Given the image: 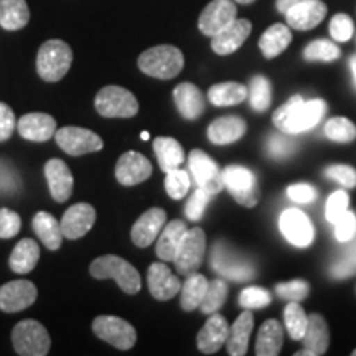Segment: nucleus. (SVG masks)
<instances>
[{
  "label": "nucleus",
  "instance_id": "nucleus-56",
  "mask_svg": "<svg viewBox=\"0 0 356 356\" xmlns=\"http://www.w3.org/2000/svg\"><path fill=\"white\" fill-rule=\"evenodd\" d=\"M302 2H305V0H275V7H277V10L280 13L286 15L287 10H291L292 7H296L297 3H302Z\"/></svg>",
  "mask_w": 356,
  "mask_h": 356
},
{
  "label": "nucleus",
  "instance_id": "nucleus-39",
  "mask_svg": "<svg viewBox=\"0 0 356 356\" xmlns=\"http://www.w3.org/2000/svg\"><path fill=\"white\" fill-rule=\"evenodd\" d=\"M284 318H286V328L292 340H302L305 335L307 325H309V315H307L305 310L299 305V302H291V304L286 307Z\"/></svg>",
  "mask_w": 356,
  "mask_h": 356
},
{
  "label": "nucleus",
  "instance_id": "nucleus-52",
  "mask_svg": "<svg viewBox=\"0 0 356 356\" xmlns=\"http://www.w3.org/2000/svg\"><path fill=\"white\" fill-rule=\"evenodd\" d=\"M293 149H296L293 140L289 137L277 136V134L270 136L269 142H267V152L274 159H286L293 152Z\"/></svg>",
  "mask_w": 356,
  "mask_h": 356
},
{
  "label": "nucleus",
  "instance_id": "nucleus-49",
  "mask_svg": "<svg viewBox=\"0 0 356 356\" xmlns=\"http://www.w3.org/2000/svg\"><path fill=\"white\" fill-rule=\"evenodd\" d=\"M210 198H211L210 193H207V191L197 186V191L191 195L188 203H186V208H185L186 218H190L191 221L202 220L203 213L207 210V204L210 203Z\"/></svg>",
  "mask_w": 356,
  "mask_h": 356
},
{
  "label": "nucleus",
  "instance_id": "nucleus-47",
  "mask_svg": "<svg viewBox=\"0 0 356 356\" xmlns=\"http://www.w3.org/2000/svg\"><path fill=\"white\" fill-rule=\"evenodd\" d=\"M355 33V24L346 13H337L330 22V35L335 42H348Z\"/></svg>",
  "mask_w": 356,
  "mask_h": 356
},
{
  "label": "nucleus",
  "instance_id": "nucleus-30",
  "mask_svg": "<svg viewBox=\"0 0 356 356\" xmlns=\"http://www.w3.org/2000/svg\"><path fill=\"white\" fill-rule=\"evenodd\" d=\"M33 231L38 236L40 241L50 251L60 249L63 243V229H61V221L47 211H40L33 218Z\"/></svg>",
  "mask_w": 356,
  "mask_h": 356
},
{
  "label": "nucleus",
  "instance_id": "nucleus-46",
  "mask_svg": "<svg viewBox=\"0 0 356 356\" xmlns=\"http://www.w3.org/2000/svg\"><path fill=\"white\" fill-rule=\"evenodd\" d=\"M309 282L305 280H291V282H282L275 286V292L280 299H286L291 302H300L309 296Z\"/></svg>",
  "mask_w": 356,
  "mask_h": 356
},
{
  "label": "nucleus",
  "instance_id": "nucleus-22",
  "mask_svg": "<svg viewBox=\"0 0 356 356\" xmlns=\"http://www.w3.org/2000/svg\"><path fill=\"white\" fill-rule=\"evenodd\" d=\"M229 335V325L222 315L210 314V318L204 323V327L200 330L197 337L198 350L204 355H213L226 343Z\"/></svg>",
  "mask_w": 356,
  "mask_h": 356
},
{
  "label": "nucleus",
  "instance_id": "nucleus-55",
  "mask_svg": "<svg viewBox=\"0 0 356 356\" xmlns=\"http://www.w3.org/2000/svg\"><path fill=\"white\" fill-rule=\"evenodd\" d=\"M17 127L15 114L6 102H0V142L10 139L13 129Z\"/></svg>",
  "mask_w": 356,
  "mask_h": 356
},
{
  "label": "nucleus",
  "instance_id": "nucleus-24",
  "mask_svg": "<svg viewBox=\"0 0 356 356\" xmlns=\"http://www.w3.org/2000/svg\"><path fill=\"white\" fill-rule=\"evenodd\" d=\"M20 136L26 140L44 142L51 139L56 132V121L50 114L44 113H30L17 122Z\"/></svg>",
  "mask_w": 356,
  "mask_h": 356
},
{
  "label": "nucleus",
  "instance_id": "nucleus-40",
  "mask_svg": "<svg viewBox=\"0 0 356 356\" xmlns=\"http://www.w3.org/2000/svg\"><path fill=\"white\" fill-rule=\"evenodd\" d=\"M226 296H228V284L221 279L211 280V282H208L207 293H204L202 304H200V309H202L203 314H215L226 302Z\"/></svg>",
  "mask_w": 356,
  "mask_h": 356
},
{
  "label": "nucleus",
  "instance_id": "nucleus-28",
  "mask_svg": "<svg viewBox=\"0 0 356 356\" xmlns=\"http://www.w3.org/2000/svg\"><path fill=\"white\" fill-rule=\"evenodd\" d=\"M302 340H304V346L310 356L325 355V351L328 350V343H330V333H328L327 322L322 315H309V325H307L305 335Z\"/></svg>",
  "mask_w": 356,
  "mask_h": 356
},
{
  "label": "nucleus",
  "instance_id": "nucleus-11",
  "mask_svg": "<svg viewBox=\"0 0 356 356\" xmlns=\"http://www.w3.org/2000/svg\"><path fill=\"white\" fill-rule=\"evenodd\" d=\"M55 140L60 149L68 155L78 157V155L97 152L102 149V139L96 132L83 127H63L55 132Z\"/></svg>",
  "mask_w": 356,
  "mask_h": 356
},
{
  "label": "nucleus",
  "instance_id": "nucleus-17",
  "mask_svg": "<svg viewBox=\"0 0 356 356\" xmlns=\"http://www.w3.org/2000/svg\"><path fill=\"white\" fill-rule=\"evenodd\" d=\"M96 221V210L89 203H76L70 207L61 218V229L68 239L83 238L91 231Z\"/></svg>",
  "mask_w": 356,
  "mask_h": 356
},
{
  "label": "nucleus",
  "instance_id": "nucleus-20",
  "mask_svg": "<svg viewBox=\"0 0 356 356\" xmlns=\"http://www.w3.org/2000/svg\"><path fill=\"white\" fill-rule=\"evenodd\" d=\"M44 177H47L50 193L55 202L65 203L73 193V173L68 165L60 159H51L44 163Z\"/></svg>",
  "mask_w": 356,
  "mask_h": 356
},
{
  "label": "nucleus",
  "instance_id": "nucleus-45",
  "mask_svg": "<svg viewBox=\"0 0 356 356\" xmlns=\"http://www.w3.org/2000/svg\"><path fill=\"white\" fill-rule=\"evenodd\" d=\"M273 297L262 287H246L239 293V305L243 309H264L270 304Z\"/></svg>",
  "mask_w": 356,
  "mask_h": 356
},
{
  "label": "nucleus",
  "instance_id": "nucleus-8",
  "mask_svg": "<svg viewBox=\"0 0 356 356\" xmlns=\"http://www.w3.org/2000/svg\"><path fill=\"white\" fill-rule=\"evenodd\" d=\"M204 251H207V236L202 228H193L186 231L184 241L180 243L173 264L178 274L190 275L197 273L202 266Z\"/></svg>",
  "mask_w": 356,
  "mask_h": 356
},
{
  "label": "nucleus",
  "instance_id": "nucleus-33",
  "mask_svg": "<svg viewBox=\"0 0 356 356\" xmlns=\"http://www.w3.org/2000/svg\"><path fill=\"white\" fill-rule=\"evenodd\" d=\"M284 343V330L277 320H267L259 328L256 340L257 356H275L280 353Z\"/></svg>",
  "mask_w": 356,
  "mask_h": 356
},
{
  "label": "nucleus",
  "instance_id": "nucleus-58",
  "mask_svg": "<svg viewBox=\"0 0 356 356\" xmlns=\"http://www.w3.org/2000/svg\"><path fill=\"white\" fill-rule=\"evenodd\" d=\"M234 2H238V3H244V6H248V3L256 2V0H234Z\"/></svg>",
  "mask_w": 356,
  "mask_h": 356
},
{
  "label": "nucleus",
  "instance_id": "nucleus-60",
  "mask_svg": "<svg viewBox=\"0 0 356 356\" xmlns=\"http://www.w3.org/2000/svg\"><path fill=\"white\" fill-rule=\"evenodd\" d=\"M353 356H356V350H353V353H351Z\"/></svg>",
  "mask_w": 356,
  "mask_h": 356
},
{
  "label": "nucleus",
  "instance_id": "nucleus-14",
  "mask_svg": "<svg viewBox=\"0 0 356 356\" xmlns=\"http://www.w3.org/2000/svg\"><path fill=\"white\" fill-rule=\"evenodd\" d=\"M37 287L30 280H12L0 287V310L20 312L29 309L37 300Z\"/></svg>",
  "mask_w": 356,
  "mask_h": 356
},
{
  "label": "nucleus",
  "instance_id": "nucleus-6",
  "mask_svg": "<svg viewBox=\"0 0 356 356\" xmlns=\"http://www.w3.org/2000/svg\"><path fill=\"white\" fill-rule=\"evenodd\" d=\"M222 181L236 202L246 208H254L261 198L259 181L246 167L229 165L222 170Z\"/></svg>",
  "mask_w": 356,
  "mask_h": 356
},
{
  "label": "nucleus",
  "instance_id": "nucleus-35",
  "mask_svg": "<svg viewBox=\"0 0 356 356\" xmlns=\"http://www.w3.org/2000/svg\"><path fill=\"white\" fill-rule=\"evenodd\" d=\"M292 42L291 29L287 25L275 24L262 33L259 40V48L267 60L280 55Z\"/></svg>",
  "mask_w": 356,
  "mask_h": 356
},
{
  "label": "nucleus",
  "instance_id": "nucleus-1",
  "mask_svg": "<svg viewBox=\"0 0 356 356\" xmlns=\"http://www.w3.org/2000/svg\"><path fill=\"white\" fill-rule=\"evenodd\" d=\"M327 113V104L322 99H309L293 96L286 104L280 106L273 115L274 126L282 134L296 136V134L310 131L320 122Z\"/></svg>",
  "mask_w": 356,
  "mask_h": 356
},
{
  "label": "nucleus",
  "instance_id": "nucleus-51",
  "mask_svg": "<svg viewBox=\"0 0 356 356\" xmlns=\"http://www.w3.org/2000/svg\"><path fill=\"white\" fill-rule=\"evenodd\" d=\"M325 175L337 184L343 185L345 188H356V170L350 165H332L325 170Z\"/></svg>",
  "mask_w": 356,
  "mask_h": 356
},
{
  "label": "nucleus",
  "instance_id": "nucleus-31",
  "mask_svg": "<svg viewBox=\"0 0 356 356\" xmlns=\"http://www.w3.org/2000/svg\"><path fill=\"white\" fill-rule=\"evenodd\" d=\"M154 150L162 172L168 173L184 165V147L180 145V142L172 139V137H157L154 140Z\"/></svg>",
  "mask_w": 356,
  "mask_h": 356
},
{
  "label": "nucleus",
  "instance_id": "nucleus-38",
  "mask_svg": "<svg viewBox=\"0 0 356 356\" xmlns=\"http://www.w3.org/2000/svg\"><path fill=\"white\" fill-rule=\"evenodd\" d=\"M248 91L251 108L254 109L256 113H264V111L269 109L270 101H273V88H270L269 79L262 76V74H257V76L251 79Z\"/></svg>",
  "mask_w": 356,
  "mask_h": 356
},
{
  "label": "nucleus",
  "instance_id": "nucleus-2",
  "mask_svg": "<svg viewBox=\"0 0 356 356\" xmlns=\"http://www.w3.org/2000/svg\"><path fill=\"white\" fill-rule=\"evenodd\" d=\"M185 66L184 53L172 44H159L145 50L139 56V68L147 76L172 79L180 74Z\"/></svg>",
  "mask_w": 356,
  "mask_h": 356
},
{
  "label": "nucleus",
  "instance_id": "nucleus-10",
  "mask_svg": "<svg viewBox=\"0 0 356 356\" xmlns=\"http://www.w3.org/2000/svg\"><path fill=\"white\" fill-rule=\"evenodd\" d=\"M188 167L193 177L195 184L198 188H202L210 195H216L225 188V181H222V172L218 167V163L213 160L210 155L204 154L203 150H191L188 157Z\"/></svg>",
  "mask_w": 356,
  "mask_h": 356
},
{
  "label": "nucleus",
  "instance_id": "nucleus-25",
  "mask_svg": "<svg viewBox=\"0 0 356 356\" xmlns=\"http://www.w3.org/2000/svg\"><path fill=\"white\" fill-rule=\"evenodd\" d=\"M173 99L181 118L195 121L204 111V99L202 91L191 83H181L173 89Z\"/></svg>",
  "mask_w": 356,
  "mask_h": 356
},
{
  "label": "nucleus",
  "instance_id": "nucleus-57",
  "mask_svg": "<svg viewBox=\"0 0 356 356\" xmlns=\"http://www.w3.org/2000/svg\"><path fill=\"white\" fill-rule=\"evenodd\" d=\"M350 66H351V73H353V79L356 83V55L350 58Z\"/></svg>",
  "mask_w": 356,
  "mask_h": 356
},
{
  "label": "nucleus",
  "instance_id": "nucleus-48",
  "mask_svg": "<svg viewBox=\"0 0 356 356\" xmlns=\"http://www.w3.org/2000/svg\"><path fill=\"white\" fill-rule=\"evenodd\" d=\"M348 203L350 198L346 191H335L327 202V210H325V213H327V220L330 221L332 225H335V222L348 211Z\"/></svg>",
  "mask_w": 356,
  "mask_h": 356
},
{
  "label": "nucleus",
  "instance_id": "nucleus-15",
  "mask_svg": "<svg viewBox=\"0 0 356 356\" xmlns=\"http://www.w3.org/2000/svg\"><path fill=\"white\" fill-rule=\"evenodd\" d=\"M152 175V163L139 152H126L118 160L115 178L124 186H134L145 181Z\"/></svg>",
  "mask_w": 356,
  "mask_h": 356
},
{
  "label": "nucleus",
  "instance_id": "nucleus-27",
  "mask_svg": "<svg viewBox=\"0 0 356 356\" xmlns=\"http://www.w3.org/2000/svg\"><path fill=\"white\" fill-rule=\"evenodd\" d=\"M252 327H254V317H252V310L246 309L236 318L233 327L229 328L228 340V353L231 356H243L248 353L249 337H251Z\"/></svg>",
  "mask_w": 356,
  "mask_h": 356
},
{
  "label": "nucleus",
  "instance_id": "nucleus-44",
  "mask_svg": "<svg viewBox=\"0 0 356 356\" xmlns=\"http://www.w3.org/2000/svg\"><path fill=\"white\" fill-rule=\"evenodd\" d=\"M332 275L335 279L351 277L356 273V239L348 241V248L345 249L343 257L332 266Z\"/></svg>",
  "mask_w": 356,
  "mask_h": 356
},
{
  "label": "nucleus",
  "instance_id": "nucleus-26",
  "mask_svg": "<svg viewBox=\"0 0 356 356\" xmlns=\"http://www.w3.org/2000/svg\"><path fill=\"white\" fill-rule=\"evenodd\" d=\"M246 122L241 118L226 115V118H220L210 124V127H208V139L216 145L233 144V142L239 140L246 134Z\"/></svg>",
  "mask_w": 356,
  "mask_h": 356
},
{
  "label": "nucleus",
  "instance_id": "nucleus-54",
  "mask_svg": "<svg viewBox=\"0 0 356 356\" xmlns=\"http://www.w3.org/2000/svg\"><path fill=\"white\" fill-rule=\"evenodd\" d=\"M287 195L296 203H314L317 200V190L309 184H296L287 188Z\"/></svg>",
  "mask_w": 356,
  "mask_h": 356
},
{
  "label": "nucleus",
  "instance_id": "nucleus-21",
  "mask_svg": "<svg viewBox=\"0 0 356 356\" xmlns=\"http://www.w3.org/2000/svg\"><path fill=\"white\" fill-rule=\"evenodd\" d=\"M147 282H149L150 293L157 300H170L181 291L180 279L173 275L172 270L162 262H154L149 267Z\"/></svg>",
  "mask_w": 356,
  "mask_h": 356
},
{
  "label": "nucleus",
  "instance_id": "nucleus-50",
  "mask_svg": "<svg viewBox=\"0 0 356 356\" xmlns=\"http://www.w3.org/2000/svg\"><path fill=\"white\" fill-rule=\"evenodd\" d=\"M22 228V220L15 211L2 208L0 210V239H10L19 234Z\"/></svg>",
  "mask_w": 356,
  "mask_h": 356
},
{
  "label": "nucleus",
  "instance_id": "nucleus-32",
  "mask_svg": "<svg viewBox=\"0 0 356 356\" xmlns=\"http://www.w3.org/2000/svg\"><path fill=\"white\" fill-rule=\"evenodd\" d=\"M40 259V248L37 241L33 239H22L20 243H17V246L13 248L10 259V269L17 274H29L35 269V266L38 264Z\"/></svg>",
  "mask_w": 356,
  "mask_h": 356
},
{
  "label": "nucleus",
  "instance_id": "nucleus-23",
  "mask_svg": "<svg viewBox=\"0 0 356 356\" xmlns=\"http://www.w3.org/2000/svg\"><path fill=\"white\" fill-rule=\"evenodd\" d=\"M211 264L218 274L225 275V277L231 280H249L254 277L252 266L246 261L238 259L234 254H231L228 249L221 246V243H218L215 251H213Z\"/></svg>",
  "mask_w": 356,
  "mask_h": 356
},
{
  "label": "nucleus",
  "instance_id": "nucleus-36",
  "mask_svg": "<svg viewBox=\"0 0 356 356\" xmlns=\"http://www.w3.org/2000/svg\"><path fill=\"white\" fill-rule=\"evenodd\" d=\"M248 88L241 83H220L210 88L208 99L211 101V104L225 108V106L241 104L244 99H248Z\"/></svg>",
  "mask_w": 356,
  "mask_h": 356
},
{
  "label": "nucleus",
  "instance_id": "nucleus-13",
  "mask_svg": "<svg viewBox=\"0 0 356 356\" xmlns=\"http://www.w3.org/2000/svg\"><path fill=\"white\" fill-rule=\"evenodd\" d=\"M279 226L287 241H291L293 246L307 248L314 241V226L304 211L296 208L286 210L280 215Z\"/></svg>",
  "mask_w": 356,
  "mask_h": 356
},
{
  "label": "nucleus",
  "instance_id": "nucleus-42",
  "mask_svg": "<svg viewBox=\"0 0 356 356\" xmlns=\"http://www.w3.org/2000/svg\"><path fill=\"white\" fill-rule=\"evenodd\" d=\"M325 136L333 142L348 144L356 139V126L346 118H332L325 126Z\"/></svg>",
  "mask_w": 356,
  "mask_h": 356
},
{
  "label": "nucleus",
  "instance_id": "nucleus-5",
  "mask_svg": "<svg viewBox=\"0 0 356 356\" xmlns=\"http://www.w3.org/2000/svg\"><path fill=\"white\" fill-rule=\"evenodd\" d=\"M12 343L22 356H44L50 351L51 340L42 323L37 320H24L13 328Z\"/></svg>",
  "mask_w": 356,
  "mask_h": 356
},
{
  "label": "nucleus",
  "instance_id": "nucleus-41",
  "mask_svg": "<svg viewBox=\"0 0 356 356\" xmlns=\"http://www.w3.org/2000/svg\"><path fill=\"white\" fill-rule=\"evenodd\" d=\"M341 51L335 43L330 40H315L307 44L304 50V58L307 61H323V63H330L340 58Z\"/></svg>",
  "mask_w": 356,
  "mask_h": 356
},
{
  "label": "nucleus",
  "instance_id": "nucleus-12",
  "mask_svg": "<svg viewBox=\"0 0 356 356\" xmlns=\"http://www.w3.org/2000/svg\"><path fill=\"white\" fill-rule=\"evenodd\" d=\"M236 15H238V8H236L234 2H231V0H213L204 7L202 15H200L198 29L207 37H215L225 26L236 20Z\"/></svg>",
  "mask_w": 356,
  "mask_h": 356
},
{
  "label": "nucleus",
  "instance_id": "nucleus-37",
  "mask_svg": "<svg viewBox=\"0 0 356 356\" xmlns=\"http://www.w3.org/2000/svg\"><path fill=\"white\" fill-rule=\"evenodd\" d=\"M208 289V279L202 274H190L186 275L185 284L181 286V297H180V305L181 309L186 312L195 310L202 304L204 293Z\"/></svg>",
  "mask_w": 356,
  "mask_h": 356
},
{
  "label": "nucleus",
  "instance_id": "nucleus-16",
  "mask_svg": "<svg viewBox=\"0 0 356 356\" xmlns=\"http://www.w3.org/2000/svg\"><path fill=\"white\" fill-rule=\"evenodd\" d=\"M252 32L251 22L246 19H236L228 26L211 37V48L216 55L226 56L243 47L249 35Z\"/></svg>",
  "mask_w": 356,
  "mask_h": 356
},
{
  "label": "nucleus",
  "instance_id": "nucleus-53",
  "mask_svg": "<svg viewBox=\"0 0 356 356\" xmlns=\"http://www.w3.org/2000/svg\"><path fill=\"white\" fill-rule=\"evenodd\" d=\"M335 236L340 243H348L356 238V216L355 213L346 211L343 216L335 222Z\"/></svg>",
  "mask_w": 356,
  "mask_h": 356
},
{
  "label": "nucleus",
  "instance_id": "nucleus-59",
  "mask_svg": "<svg viewBox=\"0 0 356 356\" xmlns=\"http://www.w3.org/2000/svg\"><path fill=\"white\" fill-rule=\"evenodd\" d=\"M140 137H142V140H149L150 136H149V132H142Z\"/></svg>",
  "mask_w": 356,
  "mask_h": 356
},
{
  "label": "nucleus",
  "instance_id": "nucleus-43",
  "mask_svg": "<svg viewBox=\"0 0 356 356\" xmlns=\"http://www.w3.org/2000/svg\"><path fill=\"white\" fill-rule=\"evenodd\" d=\"M190 175L185 170H181V168L168 172L165 178V190L168 197L173 200L185 198V195L188 193L190 190Z\"/></svg>",
  "mask_w": 356,
  "mask_h": 356
},
{
  "label": "nucleus",
  "instance_id": "nucleus-3",
  "mask_svg": "<svg viewBox=\"0 0 356 356\" xmlns=\"http://www.w3.org/2000/svg\"><path fill=\"white\" fill-rule=\"evenodd\" d=\"M89 273L96 279H114L118 286L126 293H131V296L140 291V274L137 273V269L131 262L119 256L108 254L97 257L91 262Z\"/></svg>",
  "mask_w": 356,
  "mask_h": 356
},
{
  "label": "nucleus",
  "instance_id": "nucleus-19",
  "mask_svg": "<svg viewBox=\"0 0 356 356\" xmlns=\"http://www.w3.org/2000/svg\"><path fill=\"white\" fill-rule=\"evenodd\" d=\"M325 17H327V6L322 0H305L286 13L287 25L293 30H302V32L315 29L322 24Z\"/></svg>",
  "mask_w": 356,
  "mask_h": 356
},
{
  "label": "nucleus",
  "instance_id": "nucleus-29",
  "mask_svg": "<svg viewBox=\"0 0 356 356\" xmlns=\"http://www.w3.org/2000/svg\"><path fill=\"white\" fill-rule=\"evenodd\" d=\"M186 225L180 220H173L168 222V225L160 231L157 248H155V252L162 261H173L175 257L178 248H180V243L184 241L186 234Z\"/></svg>",
  "mask_w": 356,
  "mask_h": 356
},
{
  "label": "nucleus",
  "instance_id": "nucleus-18",
  "mask_svg": "<svg viewBox=\"0 0 356 356\" xmlns=\"http://www.w3.org/2000/svg\"><path fill=\"white\" fill-rule=\"evenodd\" d=\"M167 213L162 208H150L149 211H145L132 226L131 238L134 244L139 248H149L163 229Z\"/></svg>",
  "mask_w": 356,
  "mask_h": 356
},
{
  "label": "nucleus",
  "instance_id": "nucleus-9",
  "mask_svg": "<svg viewBox=\"0 0 356 356\" xmlns=\"http://www.w3.org/2000/svg\"><path fill=\"white\" fill-rule=\"evenodd\" d=\"M92 332L102 341H108L118 350H131L137 340L136 328L131 323L124 318L111 317V315H101V317L95 318Z\"/></svg>",
  "mask_w": 356,
  "mask_h": 356
},
{
  "label": "nucleus",
  "instance_id": "nucleus-34",
  "mask_svg": "<svg viewBox=\"0 0 356 356\" xmlns=\"http://www.w3.org/2000/svg\"><path fill=\"white\" fill-rule=\"evenodd\" d=\"M30 10L25 0H0V26L8 32H15L26 26Z\"/></svg>",
  "mask_w": 356,
  "mask_h": 356
},
{
  "label": "nucleus",
  "instance_id": "nucleus-4",
  "mask_svg": "<svg viewBox=\"0 0 356 356\" xmlns=\"http://www.w3.org/2000/svg\"><path fill=\"white\" fill-rule=\"evenodd\" d=\"M73 63V51L63 40H48L40 47L37 55V71L40 78L56 83L66 76Z\"/></svg>",
  "mask_w": 356,
  "mask_h": 356
},
{
  "label": "nucleus",
  "instance_id": "nucleus-7",
  "mask_svg": "<svg viewBox=\"0 0 356 356\" xmlns=\"http://www.w3.org/2000/svg\"><path fill=\"white\" fill-rule=\"evenodd\" d=\"M96 111L104 118H134L139 113V102L126 88L106 86L97 92Z\"/></svg>",
  "mask_w": 356,
  "mask_h": 356
}]
</instances>
